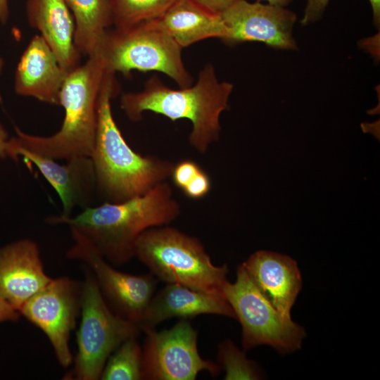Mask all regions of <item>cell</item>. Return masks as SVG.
I'll use <instances>...</instances> for the list:
<instances>
[{
    "label": "cell",
    "mask_w": 380,
    "mask_h": 380,
    "mask_svg": "<svg viewBox=\"0 0 380 380\" xmlns=\"http://www.w3.org/2000/svg\"><path fill=\"white\" fill-rule=\"evenodd\" d=\"M181 207L165 181L128 200L88 207L75 217H49L50 224H65L82 236L109 263L120 266L134 257L139 236L148 229L167 225Z\"/></svg>",
    "instance_id": "1"
},
{
    "label": "cell",
    "mask_w": 380,
    "mask_h": 380,
    "mask_svg": "<svg viewBox=\"0 0 380 380\" xmlns=\"http://www.w3.org/2000/svg\"><path fill=\"white\" fill-rule=\"evenodd\" d=\"M142 357V348L137 342V337L127 339L110 355L100 379H143Z\"/></svg>",
    "instance_id": "22"
},
{
    "label": "cell",
    "mask_w": 380,
    "mask_h": 380,
    "mask_svg": "<svg viewBox=\"0 0 380 380\" xmlns=\"http://www.w3.org/2000/svg\"><path fill=\"white\" fill-rule=\"evenodd\" d=\"M134 257L167 284L224 298L227 266L215 265L196 237L166 225L152 227L138 238Z\"/></svg>",
    "instance_id": "5"
},
{
    "label": "cell",
    "mask_w": 380,
    "mask_h": 380,
    "mask_svg": "<svg viewBox=\"0 0 380 380\" xmlns=\"http://www.w3.org/2000/svg\"><path fill=\"white\" fill-rule=\"evenodd\" d=\"M219 360L225 370L224 379H258L260 377L257 366L246 357L229 340L219 348Z\"/></svg>",
    "instance_id": "23"
},
{
    "label": "cell",
    "mask_w": 380,
    "mask_h": 380,
    "mask_svg": "<svg viewBox=\"0 0 380 380\" xmlns=\"http://www.w3.org/2000/svg\"><path fill=\"white\" fill-rule=\"evenodd\" d=\"M146 334L142 349V378L149 380H194L207 371L217 375L215 363L202 358L197 347V332L186 319L169 329L142 330Z\"/></svg>",
    "instance_id": "9"
},
{
    "label": "cell",
    "mask_w": 380,
    "mask_h": 380,
    "mask_svg": "<svg viewBox=\"0 0 380 380\" xmlns=\"http://www.w3.org/2000/svg\"><path fill=\"white\" fill-rule=\"evenodd\" d=\"M26 15L30 26L40 32L67 73L80 65L81 54L75 44V20L65 0H27Z\"/></svg>",
    "instance_id": "18"
},
{
    "label": "cell",
    "mask_w": 380,
    "mask_h": 380,
    "mask_svg": "<svg viewBox=\"0 0 380 380\" xmlns=\"http://www.w3.org/2000/svg\"><path fill=\"white\" fill-rule=\"evenodd\" d=\"M155 21L182 48L208 38L222 40L227 34L220 14L195 0H177Z\"/></svg>",
    "instance_id": "19"
},
{
    "label": "cell",
    "mask_w": 380,
    "mask_h": 380,
    "mask_svg": "<svg viewBox=\"0 0 380 380\" xmlns=\"http://www.w3.org/2000/svg\"><path fill=\"white\" fill-rule=\"evenodd\" d=\"M66 256L77 260L93 274L110 309L139 327L151 300L157 281L152 274L134 275L115 269L82 236L75 231Z\"/></svg>",
    "instance_id": "11"
},
{
    "label": "cell",
    "mask_w": 380,
    "mask_h": 380,
    "mask_svg": "<svg viewBox=\"0 0 380 380\" xmlns=\"http://www.w3.org/2000/svg\"><path fill=\"white\" fill-rule=\"evenodd\" d=\"M112 25L122 28L161 16L177 0H108Z\"/></svg>",
    "instance_id": "21"
},
{
    "label": "cell",
    "mask_w": 380,
    "mask_h": 380,
    "mask_svg": "<svg viewBox=\"0 0 380 380\" xmlns=\"http://www.w3.org/2000/svg\"><path fill=\"white\" fill-rule=\"evenodd\" d=\"M241 265L269 303L283 316L291 318V308L302 287L296 260L284 254L258 251Z\"/></svg>",
    "instance_id": "15"
},
{
    "label": "cell",
    "mask_w": 380,
    "mask_h": 380,
    "mask_svg": "<svg viewBox=\"0 0 380 380\" xmlns=\"http://www.w3.org/2000/svg\"><path fill=\"white\" fill-rule=\"evenodd\" d=\"M182 49L153 20L107 29L93 52L108 72L128 77L132 70L157 71L170 77L179 87H187L192 84L193 77L183 62Z\"/></svg>",
    "instance_id": "6"
},
{
    "label": "cell",
    "mask_w": 380,
    "mask_h": 380,
    "mask_svg": "<svg viewBox=\"0 0 380 380\" xmlns=\"http://www.w3.org/2000/svg\"><path fill=\"white\" fill-rule=\"evenodd\" d=\"M9 15L8 0H0V22L2 24L6 23L8 20Z\"/></svg>",
    "instance_id": "31"
},
{
    "label": "cell",
    "mask_w": 380,
    "mask_h": 380,
    "mask_svg": "<svg viewBox=\"0 0 380 380\" xmlns=\"http://www.w3.org/2000/svg\"><path fill=\"white\" fill-rule=\"evenodd\" d=\"M233 84L220 81L214 66L208 63L198 74L196 82L187 87L174 89L153 75L146 81L142 90L123 94L120 107L132 122L142 119L151 111L175 121L188 119L192 129L188 140L197 151L205 153L219 140L222 113L229 108Z\"/></svg>",
    "instance_id": "2"
},
{
    "label": "cell",
    "mask_w": 380,
    "mask_h": 380,
    "mask_svg": "<svg viewBox=\"0 0 380 380\" xmlns=\"http://www.w3.org/2000/svg\"><path fill=\"white\" fill-rule=\"evenodd\" d=\"M82 281L68 277L52 279L29 298L18 312L41 329L63 367L72 364L70 334L81 311Z\"/></svg>",
    "instance_id": "10"
},
{
    "label": "cell",
    "mask_w": 380,
    "mask_h": 380,
    "mask_svg": "<svg viewBox=\"0 0 380 380\" xmlns=\"http://www.w3.org/2000/svg\"><path fill=\"white\" fill-rule=\"evenodd\" d=\"M51 279L34 241L25 239L0 247V296L18 311Z\"/></svg>",
    "instance_id": "14"
},
{
    "label": "cell",
    "mask_w": 380,
    "mask_h": 380,
    "mask_svg": "<svg viewBox=\"0 0 380 380\" xmlns=\"http://www.w3.org/2000/svg\"><path fill=\"white\" fill-rule=\"evenodd\" d=\"M118 91L115 74L106 71L99 99L97 128L90 158L97 193L109 203L146 194L171 177L175 165L156 156H141L128 145L111 109V99Z\"/></svg>",
    "instance_id": "3"
},
{
    "label": "cell",
    "mask_w": 380,
    "mask_h": 380,
    "mask_svg": "<svg viewBox=\"0 0 380 380\" xmlns=\"http://www.w3.org/2000/svg\"><path fill=\"white\" fill-rule=\"evenodd\" d=\"M220 15L227 29L222 41L229 45L258 42L274 49H297L293 35L296 15L285 7L240 0Z\"/></svg>",
    "instance_id": "12"
},
{
    "label": "cell",
    "mask_w": 380,
    "mask_h": 380,
    "mask_svg": "<svg viewBox=\"0 0 380 380\" xmlns=\"http://www.w3.org/2000/svg\"><path fill=\"white\" fill-rule=\"evenodd\" d=\"M4 65V61L2 58V57L0 56V75L2 72L3 68ZM8 134L4 129V128L2 127L1 125H0V158H6L7 157L6 153V146H7V142H8Z\"/></svg>",
    "instance_id": "29"
},
{
    "label": "cell",
    "mask_w": 380,
    "mask_h": 380,
    "mask_svg": "<svg viewBox=\"0 0 380 380\" xmlns=\"http://www.w3.org/2000/svg\"><path fill=\"white\" fill-rule=\"evenodd\" d=\"M372 11L373 23L379 29L380 27V0H368Z\"/></svg>",
    "instance_id": "30"
},
{
    "label": "cell",
    "mask_w": 380,
    "mask_h": 380,
    "mask_svg": "<svg viewBox=\"0 0 380 380\" xmlns=\"http://www.w3.org/2000/svg\"><path fill=\"white\" fill-rule=\"evenodd\" d=\"M209 11L220 14L240 0H195Z\"/></svg>",
    "instance_id": "27"
},
{
    "label": "cell",
    "mask_w": 380,
    "mask_h": 380,
    "mask_svg": "<svg viewBox=\"0 0 380 380\" xmlns=\"http://www.w3.org/2000/svg\"><path fill=\"white\" fill-rule=\"evenodd\" d=\"M67 74L44 39L37 34L18 63L14 89L18 95L59 105L60 92Z\"/></svg>",
    "instance_id": "16"
},
{
    "label": "cell",
    "mask_w": 380,
    "mask_h": 380,
    "mask_svg": "<svg viewBox=\"0 0 380 380\" xmlns=\"http://www.w3.org/2000/svg\"><path fill=\"white\" fill-rule=\"evenodd\" d=\"M201 168L191 160H184L174 165L171 177L175 185L182 190Z\"/></svg>",
    "instance_id": "24"
},
{
    "label": "cell",
    "mask_w": 380,
    "mask_h": 380,
    "mask_svg": "<svg viewBox=\"0 0 380 380\" xmlns=\"http://www.w3.org/2000/svg\"><path fill=\"white\" fill-rule=\"evenodd\" d=\"M258 1H267V4L286 7L289 4H290L292 0H257Z\"/></svg>",
    "instance_id": "32"
},
{
    "label": "cell",
    "mask_w": 380,
    "mask_h": 380,
    "mask_svg": "<svg viewBox=\"0 0 380 380\" xmlns=\"http://www.w3.org/2000/svg\"><path fill=\"white\" fill-rule=\"evenodd\" d=\"M106 70L92 52L87 61L68 72L63 82L59 105L65 111L60 129L48 137L29 134L15 127L16 137L8 140L7 156L15 148L55 160L90 157L98 120V103Z\"/></svg>",
    "instance_id": "4"
},
{
    "label": "cell",
    "mask_w": 380,
    "mask_h": 380,
    "mask_svg": "<svg viewBox=\"0 0 380 380\" xmlns=\"http://www.w3.org/2000/svg\"><path fill=\"white\" fill-rule=\"evenodd\" d=\"M223 294L241 325L244 350L268 345L286 354L300 348L305 329L269 303L242 265L237 268L236 281L224 286Z\"/></svg>",
    "instance_id": "8"
},
{
    "label": "cell",
    "mask_w": 380,
    "mask_h": 380,
    "mask_svg": "<svg viewBox=\"0 0 380 380\" xmlns=\"http://www.w3.org/2000/svg\"><path fill=\"white\" fill-rule=\"evenodd\" d=\"M210 186V179L201 168L182 191L191 199H200L208 194Z\"/></svg>",
    "instance_id": "25"
},
{
    "label": "cell",
    "mask_w": 380,
    "mask_h": 380,
    "mask_svg": "<svg viewBox=\"0 0 380 380\" xmlns=\"http://www.w3.org/2000/svg\"><path fill=\"white\" fill-rule=\"evenodd\" d=\"M20 317L19 312L0 296V324L5 322H17Z\"/></svg>",
    "instance_id": "28"
},
{
    "label": "cell",
    "mask_w": 380,
    "mask_h": 380,
    "mask_svg": "<svg viewBox=\"0 0 380 380\" xmlns=\"http://www.w3.org/2000/svg\"><path fill=\"white\" fill-rule=\"evenodd\" d=\"M75 20V44L89 56L103 32L112 25L108 0H65Z\"/></svg>",
    "instance_id": "20"
},
{
    "label": "cell",
    "mask_w": 380,
    "mask_h": 380,
    "mask_svg": "<svg viewBox=\"0 0 380 380\" xmlns=\"http://www.w3.org/2000/svg\"><path fill=\"white\" fill-rule=\"evenodd\" d=\"M236 318L225 298L195 291L179 284H167L153 295L139 324L141 330L154 329L172 317L187 319L201 315Z\"/></svg>",
    "instance_id": "17"
},
{
    "label": "cell",
    "mask_w": 380,
    "mask_h": 380,
    "mask_svg": "<svg viewBox=\"0 0 380 380\" xmlns=\"http://www.w3.org/2000/svg\"><path fill=\"white\" fill-rule=\"evenodd\" d=\"M18 156L35 165L57 192L63 205L60 217H70L77 206L84 209L91 206L97 187L90 157L71 158L61 165L53 158L21 148L13 149L8 157L17 160Z\"/></svg>",
    "instance_id": "13"
},
{
    "label": "cell",
    "mask_w": 380,
    "mask_h": 380,
    "mask_svg": "<svg viewBox=\"0 0 380 380\" xmlns=\"http://www.w3.org/2000/svg\"><path fill=\"white\" fill-rule=\"evenodd\" d=\"M329 2V0H307L300 23L305 26L319 20Z\"/></svg>",
    "instance_id": "26"
},
{
    "label": "cell",
    "mask_w": 380,
    "mask_h": 380,
    "mask_svg": "<svg viewBox=\"0 0 380 380\" xmlns=\"http://www.w3.org/2000/svg\"><path fill=\"white\" fill-rule=\"evenodd\" d=\"M82 281L81 322L77 331V352L64 379H100L110 355L125 341L137 337L139 327L114 312L85 265Z\"/></svg>",
    "instance_id": "7"
}]
</instances>
